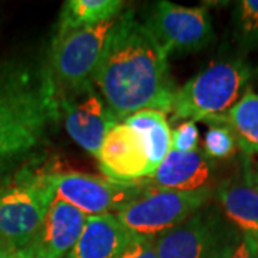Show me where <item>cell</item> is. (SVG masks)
Listing matches in <instances>:
<instances>
[{
	"label": "cell",
	"instance_id": "obj_1",
	"mask_svg": "<svg viewBox=\"0 0 258 258\" xmlns=\"http://www.w3.org/2000/svg\"><path fill=\"white\" fill-rule=\"evenodd\" d=\"M93 86L118 123L145 109L171 112L176 88L168 55L132 9L116 19Z\"/></svg>",
	"mask_w": 258,
	"mask_h": 258
},
{
	"label": "cell",
	"instance_id": "obj_2",
	"mask_svg": "<svg viewBox=\"0 0 258 258\" xmlns=\"http://www.w3.org/2000/svg\"><path fill=\"white\" fill-rule=\"evenodd\" d=\"M59 120V99L46 64L0 62V176L39 161Z\"/></svg>",
	"mask_w": 258,
	"mask_h": 258
},
{
	"label": "cell",
	"instance_id": "obj_3",
	"mask_svg": "<svg viewBox=\"0 0 258 258\" xmlns=\"http://www.w3.org/2000/svg\"><path fill=\"white\" fill-rule=\"evenodd\" d=\"M56 175L39 159L0 176V244L28 247L55 200Z\"/></svg>",
	"mask_w": 258,
	"mask_h": 258
},
{
	"label": "cell",
	"instance_id": "obj_4",
	"mask_svg": "<svg viewBox=\"0 0 258 258\" xmlns=\"http://www.w3.org/2000/svg\"><path fill=\"white\" fill-rule=\"evenodd\" d=\"M251 78L252 69L241 57L214 62L176 89L171 112L175 119H221L248 89Z\"/></svg>",
	"mask_w": 258,
	"mask_h": 258
},
{
	"label": "cell",
	"instance_id": "obj_5",
	"mask_svg": "<svg viewBox=\"0 0 258 258\" xmlns=\"http://www.w3.org/2000/svg\"><path fill=\"white\" fill-rule=\"evenodd\" d=\"M116 19L89 28L56 32L45 64L55 85L57 99L92 88Z\"/></svg>",
	"mask_w": 258,
	"mask_h": 258
},
{
	"label": "cell",
	"instance_id": "obj_6",
	"mask_svg": "<svg viewBox=\"0 0 258 258\" xmlns=\"http://www.w3.org/2000/svg\"><path fill=\"white\" fill-rule=\"evenodd\" d=\"M241 234L217 205H204L154 240L158 258H230Z\"/></svg>",
	"mask_w": 258,
	"mask_h": 258
},
{
	"label": "cell",
	"instance_id": "obj_7",
	"mask_svg": "<svg viewBox=\"0 0 258 258\" xmlns=\"http://www.w3.org/2000/svg\"><path fill=\"white\" fill-rule=\"evenodd\" d=\"M210 197L211 188L179 192L149 185L145 192L122 207L115 215L132 235L155 240L198 211Z\"/></svg>",
	"mask_w": 258,
	"mask_h": 258
},
{
	"label": "cell",
	"instance_id": "obj_8",
	"mask_svg": "<svg viewBox=\"0 0 258 258\" xmlns=\"http://www.w3.org/2000/svg\"><path fill=\"white\" fill-rule=\"evenodd\" d=\"M166 55L203 50L214 39L210 13L205 8H185L157 2L144 23Z\"/></svg>",
	"mask_w": 258,
	"mask_h": 258
},
{
	"label": "cell",
	"instance_id": "obj_9",
	"mask_svg": "<svg viewBox=\"0 0 258 258\" xmlns=\"http://www.w3.org/2000/svg\"><path fill=\"white\" fill-rule=\"evenodd\" d=\"M148 179L116 182L83 172H57L56 197L78 208L86 217L116 214L122 207L145 192Z\"/></svg>",
	"mask_w": 258,
	"mask_h": 258
},
{
	"label": "cell",
	"instance_id": "obj_10",
	"mask_svg": "<svg viewBox=\"0 0 258 258\" xmlns=\"http://www.w3.org/2000/svg\"><path fill=\"white\" fill-rule=\"evenodd\" d=\"M60 120L68 135L79 147L98 158L103 139L118 122L95 86L59 99Z\"/></svg>",
	"mask_w": 258,
	"mask_h": 258
},
{
	"label": "cell",
	"instance_id": "obj_11",
	"mask_svg": "<svg viewBox=\"0 0 258 258\" xmlns=\"http://www.w3.org/2000/svg\"><path fill=\"white\" fill-rule=\"evenodd\" d=\"M96 159L102 174L116 182H138L151 176L144 142L123 122L109 129Z\"/></svg>",
	"mask_w": 258,
	"mask_h": 258
},
{
	"label": "cell",
	"instance_id": "obj_12",
	"mask_svg": "<svg viewBox=\"0 0 258 258\" xmlns=\"http://www.w3.org/2000/svg\"><path fill=\"white\" fill-rule=\"evenodd\" d=\"M86 215L55 198L33 240L22 249L25 258H66L82 234Z\"/></svg>",
	"mask_w": 258,
	"mask_h": 258
},
{
	"label": "cell",
	"instance_id": "obj_13",
	"mask_svg": "<svg viewBox=\"0 0 258 258\" xmlns=\"http://www.w3.org/2000/svg\"><path fill=\"white\" fill-rule=\"evenodd\" d=\"M218 208L241 237H258V184L248 162L242 171L222 181L217 189Z\"/></svg>",
	"mask_w": 258,
	"mask_h": 258
},
{
	"label": "cell",
	"instance_id": "obj_14",
	"mask_svg": "<svg viewBox=\"0 0 258 258\" xmlns=\"http://www.w3.org/2000/svg\"><path fill=\"white\" fill-rule=\"evenodd\" d=\"M212 159L203 151L179 152L171 149L164 161L151 174L148 184L159 189L194 192L210 188L212 176Z\"/></svg>",
	"mask_w": 258,
	"mask_h": 258
},
{
	"label": "cell",
	"instance_id": "obj_15",
	"mask_svg": "<svg viewBox=\"0 0 258 258\" xmlns=\"http://www.w3.org/2000/svg\"><path fill=\"white\" fill-rule=\"evenodd\" d=\"M132 237L115 214L91 215L66 258H119Z\"/></svg>",
	"mask_w": 258,
	"mask_h": 258
},
{
	"label": "cell",
	"instance_id": "obj_16",
	"mask_svg": "<svg viewBox=\"0 0 258 258\" xmlns=\"http://www.w3.org/2000/svg\"><path fill=\"white\" fill-rule=\"evenodd\" d=\"M123 123L134 129L142 139L152 174L172 149V131L166 120V115L161 111L145 109L131 115Z\"/></svg>",
	"mask_w": 258,
	"mask_h": 258
},
{
	"label": "cell",
	"instance_id": "obj_17",
	"mask_svg": "<svg viewBox=\"0 0 258 258\" xmlns=\"http://www.w3.org/2000/svg\"><path fill=\"white\" fill-rule=\"evenodd\" d=\"M123 9L125 3L120 0H68L60 10L56 32L99 25L119 18Z\"/></svg>",
	"mask_w": 258,
	"mask_h": 258
},
{
	"label": "cell",
	"instance_id": "obj_18",
	"mask_svg": "<svg viewBox=\"0 0 258 258\" xmlns=\"http://www.w3.org/2000/svg\"><path fill=\"white\" fill-rule=\"evenodd\" d=\"M231 129L237 145L245 155L258 152V93L247 89L221 119Z\"/></svg>",
	"mask_w": 258,
	"mask_h": 258
},
{
	"label": "cell",
	"instance_id": "obj_19",
	"mask_svg": "<svg viewBox=\"0 0 258 258\" xmlns=\"http://www.w3.org/2000/svg\"><path fill=\"white\" fill-rule=\"evenodd\" d=\"M234 37L242 52L258 49V0H241L234 9Z\"/></svg>",
	"mask_w": 258,
	"mask_h": 258
},
{
	"label": "cell",
	"instance_id": "obj_20",
	"mask_svg": "<svg viewBox=\"0 0 258 258\" xmlns=\"http://www.w3.org/2000/svg\"><path fill=\"white\" fill-rule=\"evenodd\" d=\"M208 128L204 138V154L210 159H225L232 157L237 151V141L231 129L222 122H208Z\"/></svg>",
	"mask_w": 258,
	"mask_h": 258
},
{
	"label": "cell",
	"instance_id": "obj_21",
	"mask_svg": "<svg viewBox=\"0 0 258 258\" xmlns=\"http://www.w3.org/2000/svg\"><path fill=\"white\" fill-rule=\"evenodd\" d=\"M200 132L192 120H185L172 131V149L179 152H191L198 149Z\"/></svg>",
	"mask_w": 258,
	"mask_h": 258
},
{
	"label": "cell",
	"instance_id": "obj_22",
	"mask_svg": "<svg viewBox=\"0 0 258 258\" xmlns=\"http://www.w3.org/2000/svg\"><path fill=\"white\" fill-rule=\"evenodd\" d=\"M119 258H158L154 240L134 235Z\"/></svg>",
	"mask_w": 258,
	"mask_h": 258
},
{
	"label": "cell",
	"instance_id": "obj_23",
	"mask_svg": "<svg viewBox=\"0 0 258 258\" xmlns=\"http://www.w3.org/2000/svg\"><path fill=\"white\" fill-rule=\"evenodd\" d=\"M230 258H258L257 242L248 237H241L238 247L231 254Z\"/></svg>",
	"mask_w": 258,
	"mask_h": 258
},
{
	"label": "cell",
	"instance_id": "obj_24",
	"mask_svg": "<svg viewBox=\"0 0 258 258\" xmlns=\"http://www.w3.org/2000/svg\"><path fill=\"white\" fill-rule=\"evenodd\" d=\"M0 258H23L22 249L10 248L5 244H0Z\"/></svg>",
	"mask_w": 258,
	"mask_h": 258
},
{
	"label": "cell",
	"instance_id": "obj_25",
	"mask_svg": "<svg viewBox=\"0 0 258 258\" xmlns=\"http://www.w3.org/2000/svg\"><path fill=\"white\" fill-rule=\"evenodd\" d=\"M254 179H255V182L258 184V164H257V168H255V171H254Z\"/></svg>",
	"mask_w": 258,
	"mask_h": 258
},
{
	"label": "cell",
	"instance_id": "obj_26",
	"mask_svg": "<svg viewBox=\"0 0 258 258\" xmlns=\"http://www.w3.org/2000/svg\"><path fill=\"white\" fill-rule=\"evenodd\" d=\"M254 241H255V242H257V247H258V237H257V238H255V240H254Z\"/></svg>",
	"mask_w": 258,
	"mask_h": 258
},
{
	"label": "cell",
	"instance_id": "obj_27",
	"mask_svg": "<svg viewBox=\"0 0 258 258\" xmlns=\"http://www.w3.org/2000/svg\"><path fill=\"white\" fill-rule=\"evenodd\" d=\"M22 254H23V252H22ZM23 258H25V257H23Z\"/></svg>",
	"mask_w": 258,
	"mask_h": 258
}]
</instances>
